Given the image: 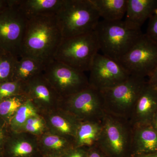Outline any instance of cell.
I'll use <instances>...</instances> for the list:
<instances>
[{
  "label": "cell",
  "instance_id": "obj_34",
  "mask_svg": "<svg viewBox=\"0 0 157 157\" xmlns=\"http://www.w3.org/2000/svg\"><path fill=\"white\" fill-rule=\"evenodd\" d=\"M4 139V134L2 129L0 128V146H1V144H2V142Z\"/></svg>",
  "mask_w": 157,
  "mask_h": 157
},
{
  "label": "cell",
  "instance_id": "obj_16",
  "mask_svg": "<svg viewBox=\"0 0 157 157\" xmlns=\"http://www.w3.org/2000/svg\"><path fill=\"white\" fill-rule=\"evenodd\" d=\"M157 8V0H127L125 20L141 28Z\"/></svg>",
  "mask_w": 157,
  "mask_h": 157
},
{
  "label": "cell",
  "instance_id": "obj_33",
  "mask_svg": "<svg viewBox=\"0 0 157 157\" xmlns=\"http://www.w3.org/2000/svg\"><path fill=\"white\" fill-rule=\"evenodd\" d=\"M150 125L153 129H154L156 132H157V111L153 117Z\"/></svg>",
  "mask_w": 157,
  "mask_h": 157
},
{
  "label": "cell",
  "instance_id": "obj_12",
  "mask_svg": "<svg viewBox=\"0 0 157 157\" xmlns=\"http://www.w3.org/2000/svg\"><path fill=\"white\" fill-rule=\"evenodd\" d=\"M23 94L41 115L59 108L63 99L42 73L24 83Z\"/></svg>",
  "mask_w": 157,
  "mask_h": 157
},
{
  "label": "cell",
  "instance_id": "obj_20",
  "mask_svg": "<svg viewBox=\"0 0 157 157\" xmlns=\"http://www.w3.org/2000/svg\"><path fill=\"white\" fill-rule=\"evenodd\" d=\"M45 64L37 59L21 57L17 59L12 80L25 83L43 73Z\"/></svg>",
  "mask_w": 157,
  "mask_h": 157
},
{
  "label": "cell",
  "instance_id": "obj_24",
  "mask_svg": "<svg viewBox=\"0 0 157 157\" xmlns=\"http://www.w3.org/2000/svg\"><path fill=\"white\" fill-rule=\"evenodd\" d=\"M27 100L24 94H20L0 101V116L10 118L11 121L17 109Z\"/></svg>",
  "mask_w": 157,
  "mask_h": 157
},
{
  "label": "cell",
  "instance_id": "obj_37",
  "mask_svg": "<svg viewBox=\"0 0 157 157\" xmlns=\"http://www.w3.org/2000/svg\"><path fill=\"white\" fill-rule=\"evenodd\" d=\"M142 156H140V157H141Z\"/></svg>",
  "mask_w": 157,
  "mask_h": 157
},
{
  "label": "cell",
  "instance_id": "obj_4",
  "mask_svg": "<svg viewBox=\"0 0 157 157\" xmlns=\"http://www.w3.org/2000/svg\"><path fill=\"white\" fill-rule=\"evenodd\" d=\"M100 50L95 30L70 38H63L54 59L82 72L89 71Z\"/></svg>",
  "mask_w": 157,
  "mask_h": 157
},
{
  "label": "cell",
  "instance_id": "obj_7",
  "mask_svg": "<svg viewBox=\"0 0 157 157\" xmlns=\"http://www.w3.org/2000/svg\"><path fill=\"white\" fill-rule=\"evenodd\" d=\"M60 108L79 121L101 122L106 113L101 91L90 86L62 99Z\"/></svg>",
  "mask_w": 157,
  "mask_h": 157
},
{
  "label": "cell",
  "instance_id": "obj_5",
  "mask_svg": "<svg viewBox=\"0 0 157 157\" xmlns=\"http://www.w3.org/2000/svg\"><path fill=\"white\" fill-rule=\"evenodd\" d=\"M147 78L135 76L114 87L100 91L105 113L130 121L137 99Z\"/></svg>",
  "mask_w": 157,
  "mask_h": 157
},
{
  "label": "cell",
  "instance_id": "obj_21",
  "mask_svg": "<svg viewBox=\"0 0 157 157\" xmlns=\"http://www.w3.org/2000/svg\"><path fill=\"white\" fill-rule=\"evenodd\" d=\"M17 137L10 147L12 157H28L39 148L38 136L25 132H16Z\"/></svg>",
  "mask_w": 157,
  "mask_h": 157
},
{
  "label": "cell",
  "instance_id": "obj_32",
  "mask_svg": "<svg viewBox=\"0 0 157 157\" xmlns=\"http://www.w3.org/2000/svg\"><path fill=\"white\" fill-rule=\"evenodd\" d=\"M147 83L157 90V67L147 78Z\"/></svg>",
  "mask_w": 157,
  "mask_h": 157
},
{
  "label": "cell",
  "instance_id": "obj_31",
  "mask_svg": "<svg viewBox=\"0 0 157 157\" xmlns=\"http://www.w3.org/2000/svg\"><path fill=\"white\" fill-rule=\"evenodd\" d=\"M16 0H0V14L12 7Z\"/></svg>",
  "mask_w": 157,
  "mask_h": 157
},
{
  "label": "cell",
  "instance_id": "obj_8",
  "mask_svg": "<svg viewBox=\"0 0 157 157\" xmlns=\"http://www.w3.org/2000/svg\"><path fill=\"white\" fill-rule=\"evenodd\" d=\"M42 74L62 99L90 86L88 77L84 72L55 59L45 65Z\"/></svg>",
  "mask_w": 157,
  "mask_h": 157
},
{
  "label": "cell",
  "instance_id": "obj_28",
  "mask_svg": "<svg viewBox=\"0 0 157 157\" xmlns=\"http://www.w3.org/2000/svg\"><path fill=\"white\" fill-rule=\"evenodd\" d=\"M148 26L145 35L157 44V8L148 19Z\"/></svg>",
  "mask_w": 157,
  "mask_h": 157
},
{
  "label": "cell",
  "instance_id": "obj_17",
  "mask_svg": "<svg viewBox=\"0 0 157 157\" xmlns=\"http://www.w3.org/2000/svg\"><path fill=\"white\" fill-rule=\"evenodd\" d=\"M64 0H18V7L26 17L56 14Z\"/></svg>",
  "mask_w": 157,
  "mask_h": 157
},
{
  "label": "cell",
  "instance_id": "obj_22",
  "mask_svg": "<svg viewBox=\"0 0 157 157\" xmlns=\"http://www.w3.org/2000/svg\"><path fill=\"white\" fill-rule=\"evenodd\" d=\"M38 138L39 147L48 151L55 152L68 151L76 147L73 139L57 135L48 130L38 136Z\"/></svg>",
  "mask_w": 157,
  "mask_h": 157
},
{
  "label": "cell",
  "instance_id": "obj_1",
  "mask_svg": "<svg viewBox=\"0 0 157 157\" xmlns=\"http://www.w3.org/2000/svg\"><path fill=\"white\" fill-rule=\"evenodd\" d=\"M63 39L56 14L39 15L29 18L20 57H30L46 65L54 59Z\"/></svg>",
  "mask_w": 157,
  "mask_h": 157
},
{
  "label": "cell",
  "instance_id": "obj_27",
  "mask_svg": "<svg viewBox=\"0 0 157 157\" xmlns=\"http://www.w3.org/2000/svg\"><path fill=\"white\" fill-rule=\"evenodd\" d=\"M24 83L10 80L0 83V101L17 95L23 94Z\"/></svg>",
  "mask_w": 157,
  "mask_h": 157
},
{
  "label": "cell",
  "instance_id": "obj_26",
  "mask_svg": "<svg viewBox=\"0 0 157 157\" xmlns=\"http://www.w3.org/2000/svg\"><path fill=\"white\" fill-rule=\"evenodd\" d=\"M44 118L40 114L29 119L23 126L20 132H25L39 136L47 131Z\"/></svg>",
  "mask_w": 157,
  "mask_h": 157
},
{
  "label": "cell",
  "instance_id": "obj_15",
  "mask_svg": "<svg viewBox=\"0 0 157 157\" xmlns=\"http://www.w3.org/2000/svg\"><path fill=\"white\" fill-rule=\"evenodd\" d=\"M132 151L135 157L157 152V132L150 125L133 126Z\"/></svg>",
  "mask_w": 157,
  "mask_h": 157
},
{
  "label": "cell",
  "instance_id": "obj_18",
  "mask_svg": "<svg viewBox=\"0 0 157 157\" xmlns=\"http://www.w3.org/2000/svg\"><path fill=\"white\" fill-rule=\"evenodd\" d=\"M102 121H80L76 136V147L89 148L96 146L102 131Z\"/></svg>",
  "mask_w": 157,
  "mask_h": 157
},
{
  "label": "cell",
  "instance_id": "obj_29",
  "mask_svg": "<svg viewBox=\"0 0 157 157\" xmlns=\"http://www.w3.org/2000/svg\"><path fill=\"white\" fill-rule=\"evenodd\" d=\"M85 149L83 147H73L69 151L67 157H86L87 155H86Z\"/></svg>",
  "mask_w": 157,
  "mask_h": 157
},
{
  "label": "cell",
  "instance_id": "obj_11",
  "mask_svg": "<svg viewBox=\"0 0 157 157\" xmlns=\"http://www.w3.org/2000/svg\"><path fill=\"white\" fill-rule=\"evenodd\" d=\"M89 72L90 86L99 91L114 87L130 76L118 62L99 53Z\"/></svg>",
  "mask_w": 157,
  "mask_h": 157
},
{
  "label": "cell",
  "instance_id": "obj_23",
  "mask_svg": "<svg viewBox=\"0 0 157 157\" xmlns=\"http://www.w3.org/2000/svg\"><path fill=\"white\" fill-rule=\"evenodd\" d=\"M39 114L38 110L30 101L27 100L19 107L11 121L12 129L15 132H20L26 121L29 118Z\"/></svg>",
  "mask_w": 157,
  "mask_h": 157
},
{
  "label": "cell",
  "instance_id": "obj_3",
  "mask_svg": "<svg viewBox=\"0 0 157 157\" xmlns=\"http://www.w3.org/2000/svg\"><path fill=\"white\" fill-rule=\"evenodd\" d=\"M56 15L63 38L93 32L100 21L98 11L90 0H64Z\"/></svg>",
  "mask_w": 157,
  "mask_h": 157
},
{
  "label": "cell",
  "instance_id": "obj_30",
  "mask_svg": "<svg viewBox=\"0 0 157 157\" xmlns=\"http://www.w3.org/2000/svg\"><path fill=\"white\" fill-rule=\"evenodd\" d=\"M87 149L89 151L87 157H105L103 154V151L98 145L87 148Z\"/></svg>",
  "mask_w": 157,
  "mask_h": 157
},
{
  "label": "cell",
  "instance_id": "obj_25",
  "mask_svg": "<svg viewBox=\"0 0 157 157\" xmlns=\"http://www.w3.org/2000/svg\"><path fill=\"white\" fill-rule=\"evenodd\" d=\"M18 59L8 52L0 56V83L12 80Z\"/></svg>",
  "mask_w": 157,
  "mask_h": 157
},
{
  "label": "cell",
  "instance_id": "obj_10",
  "mask_svg": "<svg viewBox=\"0 0 157 157\" xmlns=\"http://www.w3.org/2000/svg\"><path fill=\"white\" fill-rule=\"evenodd\" d=\"M17 3L0 14V47L19 59L28 19Z\"/></svg>",
  "mask_w": 157,
  "mask_h": 157
},
{
  "label": "cell",
  "instance_id": "obj_19",
  "mask_svg": "<svg viewBox=\"0 0 157 157\" xmlns=\"http://www.w3.org/2000/svg\"><path fill=\"white\" fill-rule=\"evenodd\" d=\"M100 17L107 21L122 20L125 15L127 0H90Z\"/></svg>",
  "mask_w": 157,
  "mask_h": 157
},
{
  "label": "cell",
  "instance_id": "obj_14",
  "mask_svg": "<svg viewBox=\"0 0 157 157\" xmlns=\"http://www.w3.org/2000/svg\"><path fill=\"white\" fill-rule=\"evenodd\" d=\"M41 116L45 121L47 130L74 140L80 121L73 116L60 108Z\"/></svg>",
  "mask_w": 157,
  "mask_h": 157
},
{
  "label": "cell",
  "instance_id": "obj_36",
  "mask_svg": "<svg viewBox=\"0 0 157 157\" xmlns=\"http://www.w3.org/2000/svg\"><path fill=\"white\" fill-rule=\"evenodd\" d=\"M6 52L5 51L3 50V49L0 47V56L2 55L3 54L6 53Z\"/></svg>",
  "mask_w": 157,
  "mask_h": 157
},
{
  "label": "cell",
  "instance_id": "obj_9",
  "mask_svg": "<svg viewBox=\"0 0 157 157\" xmlns=\"http://www.w3.org/2000/svg\"><path fill=\"white\" fill-rule=\"evenodd\" d=\"M118 62L130 76L147 78L157 67V44L144 34Z\"/></svg>",
  "mask_w": 157,
  "mask_h": 157
},
{
  "label": "cell",
  "instance_id": "obj_6",
  "mask_svg": "<svg viewBox=\"0 0 157 157\" xmlns=\"http://www.w3.org/2000/svg\"><path fill=\"white\" fill-rule=\"evenodd\" d=\"M97 145L102 151L115 157L132 151L133 127L129 121L105 113Z\"/></svg>",
  "mask_w": 157,
  "mask_h": 157
},
{
  "label": "cell",
  "instance_id": "obj_2",
  "mask_svg": "<svg viewBox=\"0 0 157 157\" xmlns=\"http://www.w3.org/2000/svg\"><path fill=\"white\" fill-rule=\"evenodd\" d=\"M95 31L102 54L117 62L144 35L140 28L125 20L100 21Z\"/></svg>",
  "mask_w": 157,
  "mask_h": 157
},
{
  "label": "cell",
  "instance_id": "obj_35",
  "mask_svg": "<svg viewBox=\"0 0 157 157\" xmlns=\"http://www.w3.org/2000/svg\"><path fill=\"white\" fill-rule=\"evenodd\" d=\"M141 157H157V152L150 154L145 155Z\"/></svg>",
  "mask_w": 157,
  "mask_h": 157
},
{
  "label": "cell",
  "instance_id": "obj_13",
  "mask_svg": "<svg viewBox=\"0 0 157 157\" xmlns=\"http://www.w3.org/2000/svg\"><path fill=\"white\" fill-rule=\"evenodd\" d=\"M157 111V90L147 83L134 108L130 123L133 126L150 125Z\"/></svg>",
  "mask_w": 157,
  "mask_h": 157
}]
</instances>
